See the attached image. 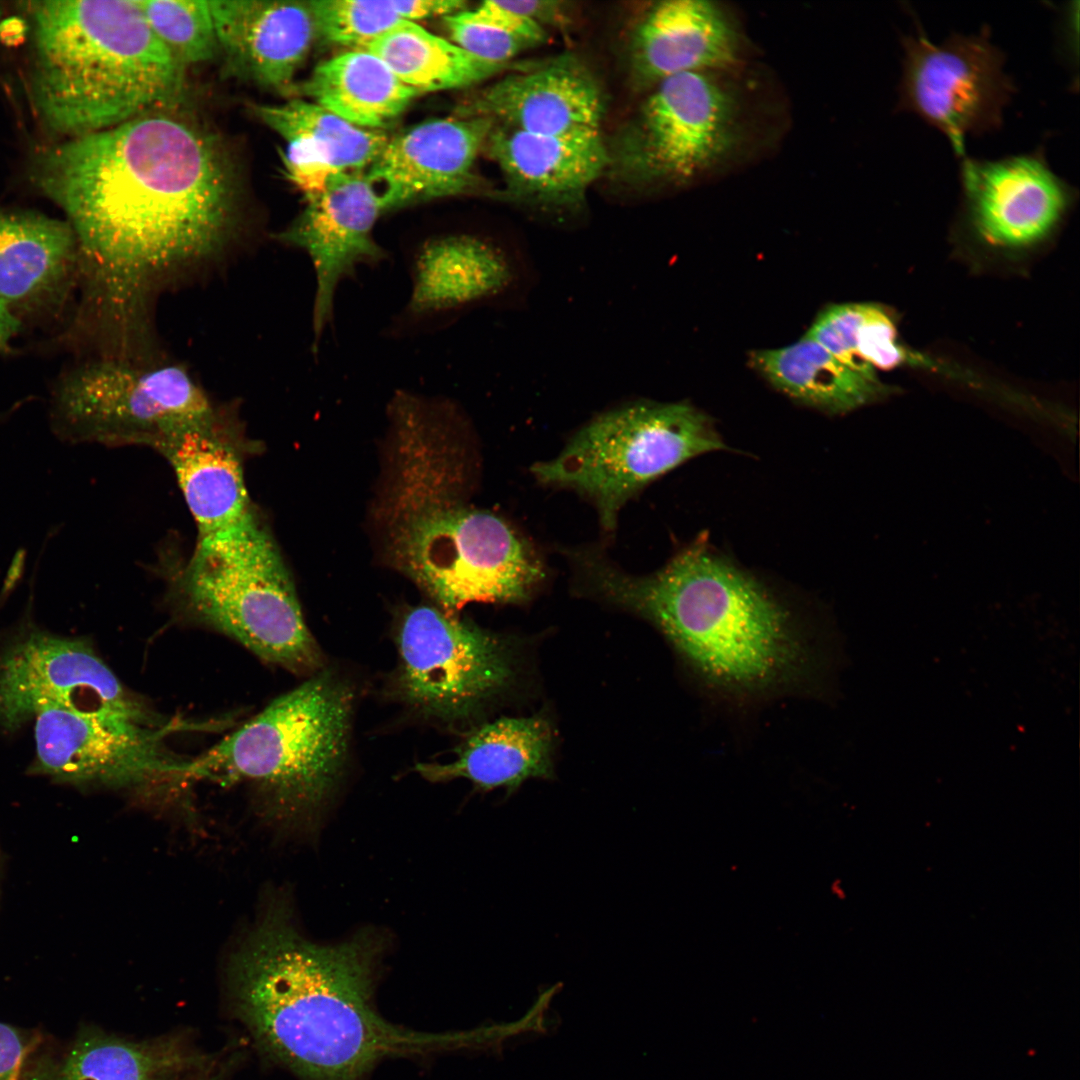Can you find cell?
<instances>
[{
  "label": "cell",
  "instance_id": "1",
  "mask_svg": "<svg viewBox=\"0 0 1080 1080\" xmlns=\"http://www.w3.org/2000/svg\"><path fill=\"white\" fill-rule=\"evenodd\" d=\"M30 176L76 237L72 322L81 331L127 323L154 277L214 255L231 229L222 154L201 129L164 112L45 145Z\"/></svg>",
  "mask_w": 1080,
  "mask_h": 1080
},
{
  "label": "cell",
  "instance_id": "2",
  "mask_svg": "<svg viewBox=\"0 0 1080 1080\" xmlns=\"http://www.w3.org/2000/svg\"><path fill=\"white\" fill-rule=\"evenodd\" d=\"M376 937L314 943L280 904L236 949L230 985L255 1039L300 1080H367L387 1057L460 1048L472 1033H422L386 1021L373 992Z\"/></svg>",
  "mask_w": 1080,
  "mask_h": 1080
},
{
  "label": "cell",
  "instance_id": "3",
  "mask_svg": "<svg viewBox=\"0 0 1080 1080\" xmlns=\"http://www.w3.org/2000/svg\"><path fill=\"white\" fill-rule=\"evenodd\" d=\"M378 502L388 559L439 608L521 603L544 577L531 545L499 516L461 495L460 416L447 399L397 392Z\"/></svg>",
  "mask_w": 1080,
  "mask_h": 1080
},
{
  "label": "cell",
  "instance_id": "4",
  "mask_svg": "<svg viewBox=\"0 0 1080 1080\" xmlns=\"http://www.w3.org/2000/svg\"><path fill=\"white\" fill-rule=\"evenodd\" d=\"M573 560L596 592L654 624L718 698L753 703L814 680L811 632L704 539L646 576L628 574L591 550L575 551Z\"/></svg>",
  "mask_w": 1080,
  "mask_h": 1080
},
{
  "label": "cell",
  "instance_id": "5",
  "mask_svg": "<svg viewBox=\"0 0 1080 1080\" xmlns=\"http://www.w3.org/2000/svg\"><path fill=\"white\" fill-rule=\"evenodd\" d=\"M26 24L25 90L56 141L102 131L168 106L183 69L138 0L18 3Z\"/></svg>",
  "mask_w": 1080,
  "mask_h": 1080
},
{
  "label": "cell",
  "instance_id": "6",
  "mask_svg": "<svg viewBox=\"0 0 1080 1080\" xmlns=\"http://www.w3.org/2000/svg\"><path fill=\"white\" fill-rule=\"evenodd\" d=\"M355 690L323 667L190 760L189 779L249 782L278 818H313L350 755Z\"/></svg>",
  "mask_w": 1080,
  "mask_h": 1080
},
{
  "label": "cell",
  "instance_id": "7",
  "mask_svg": "<svg viewBox=\"0 0 1080 1080\" xmlns=\"http://www.w3.org/2000/svg\"><path fill=\"white\" fill-rule=\"evenodd\" d=\"M179 603L193 619L297 675L324 667L292 577L260 519L197 539L177 576Z\"/></svg>",
  "mask_w": 1080,
  "mask_h": 1080
},
{
  "label": "cell",
  "instance_id": "8",
  "mask_svg": "<svg viewBox=\"0 0 1080 1080\" xmlns=\"http://www.w3.org/2000/svg\"><path fill=\"white\" fill-rule=\"evenodd\" d=\"M711 420L687 403L637 401L585 424L553 459L533 465L544 485L573 489L595 505L607 531L621 508L661 475L725 449Z\"/></svg>",
  "mask_w": 1080,
  "mask_h": 1080
},
{
  "label": "cell",
  "instance_id": "9",
  "mask_svg": "<svg viewBox=\"0 0 1080 1080\" xmlns=\"http://www.w3.org/2000/svg\"><path fill=\"white\" fill-rule=\"evenodd\" d=\"M218 416L189 372L176 364L142 366L112 356L64 369L52 385L49 421L69 443L145 445Z\"/></svg>",
  "mask_w": 1080,
  "mask_h": 1080
},
{
  "label": "cell",
  "instance_id": "10",
  "mask_svg": "<svg viewBox=\"0 0 1080 1080\" xmlns=\"http://www.w3.org/2000/svg\"><path fill=\"white\" fill-rule=\"evenodd\" d=\"M718 73H682L652 87L608 147L617 179L687 183L733 154L741 138L739 103Z\"/></svg>",
  "mask_w": 1080,
  "mask_h": 1080
},
{
  "label": "cell",
  "instance_id": "11",
  "mask_svg": "<svg viewBox=\"0 0 1080 1080\" xmlns=\"http://www.w3.org/2000/svg\"><path fill=\"white\" fill-rule=\"evenodd\" d=\"M395 642L392 696L426 720L462 724L512 679L507 643L441 608H405L397 619Z\"/></svg>",
  "mask_w": 1080,
  "mask_h": 1080
},
{
  "label": "cell",
  "instance_id": "12",
  "mask_svg": "<svg viewBox=\"0 0 1080 1080\" xmlns=\"http://www.w3.org/2000/svg\"><path fill=\"white\" fill-rule=\"evenodd\" d=\"M35 718L38 773L72 784L141 788L188 778L191 759L165 741L185 728L155 727L126 717L49 707Z\"/></svg>",
  "mask_w": 1080,
  "mask_h": 1080
},
{
  "label": "cell",
  "instance_id": "13",
  "mask_svg": "<svg viewBox=\"0 0 1080 1080\" xmlns=\"http://www.w3.org/2000/svg\"><path fill=\"white\" fill-rule=\"evenodd\" d=\"M988 35L953 34L935 44L918 28L903 39L900 104L942 131L962 157L968 135L1000 126L1014 90Z\"/></svg>",
  "mask_w": 1080,
  "mask_h": 1080
},
{
  "label": "cell",
  "instance_id": "14",
  "mask_svg": "<svg viewBox=\"0 0 1080 1080\" xmlns=\"http://www.w3.org/2000/svg\"><path fill=\"white\" fill-rule=\"evenodd\" d=\"M49 707L171 723L125 687L87 642L32 633L0 659V723L12 730Z\"/></svg>",
  "mask_w": 1080,
  "mask_h": 1080
},
{
  "label": "cell",
  "instance_id": "15",
  "mask_svg": "<svg viewBox=\"0 0 1080 1080\" xmlns=\"http://www.w3.org/2000/svg\"><path fill=\"white\" fill-rule=\"evenodd\" d=\"M382 213L365 171L339 172L323 190L306 199L304 209L278 233L280 242L309 257L314 270V347L332 322L340 284L354 277L360 266H376L388 259L387 250L373 235Z\"/></svg>",
  "mask_w": 1080,
  "mask_h": 1080
},
{
  "label": "cell",
  "instance_id": "16",
  "mask_svg": "<svg viewBox=\"0 0 1080 1080\" xmlns=\"http://www.w3.org/2000/svg\"><path fill=\"white\" fill-rule=\"evenodd\" d=\"M409 297L389 327L393 336L432 331L504 296L517 278L497 241L467 231L426 236L407 251Z\"/></svg>",
  "mask_w": 1080,
  "mask_h": 1080
},
{
  "label": "cell",
  "instance_id": "17",
  "mask_svg": "<svg viewBox=\"0 0 1080 1080\" xmlns=\"http://www.w3.org/2000/svg\"><path fill=\"white\" fill-rule=\"evenodd\" d=\"M80 260L65 219L0 208V302L23 326H67L76 306Z\"/></svg>",
  "mask_w": 1080,
  "mask_h": 1080
},
{
  "label": "cell",
  "instance_id": "18",
  "mask_svg": "<svg viewBox=\"0 0 1080 1080\" xmlns=\"http://www.w3.org/2000/svg\"><path fill=\"white\" fill-rule=\"evenodd\" d=\"M494 125L483 117L438 118L390 136L365 171L383 212L472 191L473 165Z\"/></svg>",
  "mask_w": 1080,
  "mask_h": 1080
},
{
  "label": "cell",
  "instance_id": "19",
  "mask_svg": "<svg viewBox=\"0 0 1080 1080\" xmlns=\"http://www.w3.org/2000/svg\"><path fill=\"white\" fill-rule=\"evenodd\" d=\"M603 90L589 68L565 55L513 71L467 97L458 117L489 118L497 125L534 134L599 131Z\"/></svg>",
  "mask_w": 1080,
  "mask_h": 1080
},
{
  "label": "cell",
  "instance_id": "20",
  "mask_svg": "<svg viewBox=\"0 0 1080 1080\" xmlns=\"http://www.w3.org/2000/svg\"><path fill=\"white\" fill-rule=\"evenodd\" d=\"M960 180L972 226L998 245L1023 246L1042 239L1071 200V188L1040 153L963 158Z\"/></svg>",
  "mask_w": 1080,
  "mask_h": 1080
},
{
  "label": "cell",
  "instance_id": "21",
  "mask_svg": "<svg viewBox=\"0 0 1080 1080\" xmlns=\"http://www.w3.org/2000/svg\"><path fill=\"white\" fill-rule=\"evenodd\" d=\"M218 54L230 74L288 92L317 38L308 2L208 1Z\"/></svg>",
  "mask_w": 1080,
  "mask_h": 1080
},
{
  "label": "cell",
  "instance_id": "22",
  "mask_svg": "<svg viewBox=\"0 0 1080 1080\" xmlns=\"http://www.w3.org/2000/svg\"><path fill=\"white\" fill-rule=\"evenodd\" d=\"M485 145L502 173L504 197L544 207H577L609 164L599 131L547 135L495 124Z\"/></svg>",
  "mask_w": 1080,
  "mask_h": 1080
},
{
  "label": "cell",
  "instance_id": "23",
  "mask_svg": "<svg viewBox=\"0 0 1080 1080\" xmlns=\"http://www.w3.org/2000/svg\"><path fill=\"white\" fill-rule=\"evenodd\" d=\"M740 40L728 14L707 0H666L652 6L629 47L633 80L642 88L687 72L727 69L739 59Z\"/></svg>",
  "mask_w": 1080,
  "mask_h": 1080
},
{
  "label": "cell",
  "instance_id": "24",
  "mask_svg": "<svg viewBox=\"0 0 1080 1080\" xmlns=\"http://www.w3.org/2000/svg\"><path fill=\"white\" fill-rule=\"evenodd\" d=\"M172 467L197 527V539L237 528L256 514L245 484L242 440L218 415L158 449Z\"/></svg>",
  "mask_w": 1080,
  "mask_h": 1080
},
{
  "label": "cell",
  "instance_id": "25",
  "mask_svg": "<svg viewBox=\"0 0 1080 1080\" xmlns=\"http://www.w3.org/2000/svg\"><path fill=\"white\" fill-rule=\"evenodd\" d=\"M552 747V728L544 716L502 717L473 729L452 761L415 768L430 782L465 778L482 791L511 793L528 779L553 776Z\"/></svg>",
  "mask_w": 1080,
  "mask_h": 1080
},
{
  "label": "cell",
  "instance_id": "26",
  "mask_svg": "<svg viewBox=\"0 0 1080 1080\" xmlns=\"http://www.w3.org/2000/svg\"><path fill=\"white\" fill-rule=\"evenodd\" d=\"M370 130L396 120L419 92L404 84L376 55L349 50L319 63L291 93Z\"/></svg>",
  "mask_w": 1080,
  "mask_h": 1080
},
{
  "label": "cell",
  "instance_id": "27",
  "mask_svg": "<svg viewBox=\"0 0 1080 1080\" xmlns=\"http://www.w3.org/2000/svg\"><path fill=\"white\" fill-rule=\"evenodd\" d=\"M750 362L778 390L832 414L849 412L885 393L878 380L853 371L806 336L787 347L753 352Z\"/></svg>",
  "mask_w": 1080,
  "mask_h": 1080
},
{
  "label": "cell",
  "instance_id": "28",
  "mask_svg": "<svg viewBox=\"0 0 1080 1080\" xmlns=\"http://www.w3.org/2000/svg\"><path fill=\"white\" fill-rule=\"evenodd\" d=\"M364 50L379 57L404 84L420 94L473 86L500 72L522 70L531 64L482 59L406 20Z\"/></svg>",
  "mask_w": 1080,
  "mask_h": 1080
},
{
  "label": "cell",
  "instance_id": "29",
  "mask_svg": "<svg viewBox=\"0 0 1080 1080\" xmlns=\"http://www.w3.org/2000/svg\"><path fill=\"white\" fill-rule=\"evenodd\" d=\"M251 111L285 141L301 142L337 172L365 171L390 137L384 130L355 126L303 99L253 104Z\"/></svg>",
  "mask_w": 1080,
  "mask_h": 1080
},
{
  "label": "cell",
  "instance_id": "30",
  "mask_svg": "<svg viewBox=\"0 0 1080 1080\" xmlns=\"http://www.w3.org/2000/svg\"><path fill=\"white\" fill-rule=\"evenodd\" d=\"M805 336L869 379L876 378V369L895 368L907 357L897 343L893 321L874 304L832 305L819 314Z\"/></svg>",
  "mask_w": 1080,
  "mask_h": 1080
},
{
  "label": "cell",
  "instance_id": "31",
  "mask_svg": "<svg viewBox=\"0 0 1080 1080\" xmlns=\"http://www.w3.org/2000/svg\"><path fill=\"white\" fill-rule=\"evenodd\" d=\"M186 1064L178 1049L108 1036L76 1043L55 1080H170Z\"/></svg>",
  "mask_w": 1080,
  "mask_h": 1080
},
{
  "label": "cell",
  "instance_id": "32",
  "mask_svg": "<svg viewBox=\"0 0 1080 1080\" xmlns=\"http://www.w3.org/2000/svg\"><path fill=\"white\" fill-rule=\"evenodd\" d=\"M153 33L177 65L210 61L218 54L208 1L138 0Z\"/></svg>",
  "mask_w": 1080,
  "mask_h": 1080
},
{
  "label": "cell",
  "instance_id": "33",
  "mask_svg": "<svg viewBox=\"0 0 1080 1080\" xmlns=\"http://www.w3.org/2000/svg\"><path fill=\"white\" fill-rule=\"evenodd\" d=\"M317 38L364 50L374 39L402 21L392 1H308Z\"/></svg>",
  "mask_w": 1080,
  "mask_h": 1080
},
{
  "label": "cell",
  "instance_id": "34",
  "mask_svg": "<svg viewBox=\"0 0 1080 1080\" xmlns=\"http://www.w3.org/2000/svg\"><path fill=\"white\" fill-rule=\"evenodd\" d=\"M465 10L445 16L444 23L454 43L466 51L488 61L508 63L535 46L500 27L470 18Z\"/></svg>",
  "mask_w": 1080,
  "mask_h": 1080
},
{
  "label": "cell",
  "instance_id": "35",
  "mask_svg": "<svg viewBox=\"0 0 1080 1080\" xmlns=\"http://www.w3.org/2000/svg\"><path fill=\"white\" fill-rule=\"evenodd\" d=\"M470 18L500 27L520 36L535 46L547 39L546 30L530 20L506 8L501 1H485L473 10H465Z\"/></svg>",
  "mask_w": 1080,
  "mask_h": 1080
},
{
  "label": "cell",
  "instance_id": "36",
  "mask_svg": "<svg viewBox=\"0 0 1080 1080\" xmlns=\"http://www.w3.org/2000/svg\"><path fill=\"white\" fill-rule=\"evenodd\" d=\"M508 9L521 14L544 28L546 25L562 27L568 24L567 3L562 1H501ZM545 29V28H544Z\"/></svg>",
  "mask_w": 1080,
  "mask_h": 1080
},
{
  "label": "cell",
  "instance_id": "37",
  "mask_svg": "<svg viewBox=\"0 0 1080 1080\" xmlns=\"http://www.w3.org/2000/svg\"><path fill=\"white\" fill-rule=\"evenodd\" d=\"M27 1047L22 1036L0 1022V1080H19Z\"/></svg>",
  "mask_w": 1080,
  "mask_h": 1080
},
{
  "label": "cell",
  "instance_id": "38",
  "mask_svg": "<svg viewBox=\"0 0 1080 1080\" xmlns=\"http://www.w3.org/2000/svg\"><path fill=\"white\" fill-rule=\"evenodd\" d=\"M401 19L415 22L433 16H448L465 10L460 0H410L392 1Z\"/></svg>",
  "mask_w": 1080,
  "mask_h": 1080
},
{
  "label": "cell",
  "instance_id": "39",
  "mask_svg": "<svg viewBox=\"0 0 1080 1080\" xmlns=\"http://www.w3.org/2000/svg\"><path fill=\"white\" fill-rule=\"evenodd\" d=\"M23 328L22 322L4 303L0 302V354H9L13 351V345Z\"/></svg>",
  "mask_w": 1080,
  "mask_h": 1080
},
{
  "label": "cell",
  "instance_id": "40",
  "mask_svg": "<svg viewBox=\"0 0 1080 1080\" xmlns=\"http://www.w3.org/2000/svg\"><path fill=\"white\" fill-rule=\"evenodd\" d=\"M4 15H5V7H4L3 3L0 2V26L3 23Z\"/></svg>",
  "mask_w": 1080,
  "mask_h": 1080
},
{
  "label": "cell",
  "instance_id": "41",
  "mask_svg": "<svg viewBox=\"0 0 1080 1080\" xmlns=\"http://www.w3.org/2000/svg\"><path fill=\"white\" fill-rule=\"evenodd\" d=\"M0 423H1V415H0Z\"/></svg>",
  "mask_w": 1080,
  "mask_h": 1080
}]
</instances>
